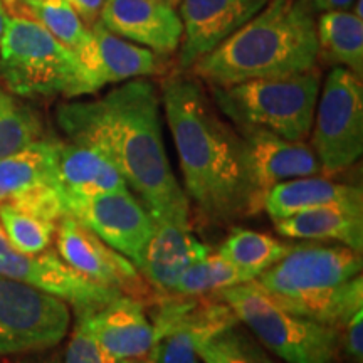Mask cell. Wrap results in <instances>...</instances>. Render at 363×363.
I'll list each match as a JSON object with an SVG mask.
<instances>
[{"instance_id": "83f0119b", "label": "cell", "mask_w": 363, "mask_h": 363, "mask_svg": "<svg viewBox=\"0 0 363 363\" xmlns=\"http://www.w3.org/2000/svg\"><path fill=\"white\" fill-rule=\"evenodd\" d=\"M17 4L74 54L88 38L89 27L66 0H17Z\"/></svg>"}, {"instance_id": "d4e9b609", "label": "cell", "mask_w": 363, "mask_h": 363, "mask_svg": "<svg viewBox=\"0 0 363 363\" xmlns=\"http://www.w3.org/2000/svg\"><path fill=\"white\" fill-rule=\"evenodd\" d=\"M293 244L283 242L269 234L238 227L227 235L217 254L238 267L247 281H254L261 272L283 259Z\"/></svg>"}, {"instance_id": "74e56055", "label": "cell", "mask_w": 363, "mask_h": 363, "mask_svg": "<svg viewBox=\"0 0 363 363\" xmlns=\"http://www.w3.org/2000/svg\"><path fill=\"white\" fill-rule=\"evenodd\" d=\"M142 363H153V360H152V358H150V357H147V358H143Z\"/></svg>"}, {"instance_id": "484cf974", "label": "cell", "mask_w": 363, "mask_h": 363, "mask_svg": "<svg viewBox=\"0 0 363 363\" xmlns=\"http://www.w3.org/2000/svg\"><path fill=\"white\" fill-rule=\"evenodd\" d=\"M43 121L16 94L0 89V158L19 153L43 138Z\"/></svg>"}, {"instance_id": "9c48e42d", "label": "cell", "mask_w": 363, "mask_h": 363, "mask_svg": "<svg viewBox=\"0 0 363 363\" xmlns=\"http://www.w3.org/2000/svg\"><path fill=\"white\" fill-rule=\"evenodd\" d=\"M71 326L69 305L22 281L0 276V358L57 347Z\"/></svg>"}, {"instance_id": "6da1fadb", "label": "cell", "mask_w": 363, "mask_h": 363, "mask_svg": "<svg viewBox=\"0 0 363 363\" xmlns=\"http://www.w3.org/2000/svg\"><path fill=\"white\" fill-rule=\"evenodd\" d=\"M56 120L69 142L94 148L115 165L153 220L189 224V197L167 157L152 81L130 79L101 98L62 103Z\"/></svg>"}, {"instance_id": "d6a6232c", "label": "cell", "mask_w": 363, "mask_h": 363, "mask_svg": "<svg viewBox=\"0 0 363 363\" xmlns=\"http://www.w3.org/2000/svg\"><path fill=\"white\" fill-rule=\"evenodd\" d=\"M66 2L78 12L84 24L91 27L99 21V12H101L104 0H66Z\"/></svg>"}, {"instance_id": "7402d4cb", "label": "cell", "mask_w": 363, "mask_h": 363, "mask_svg": "<svg viewBox=\"0 0 363 363\" xmlns=\"http://www.w3.org/2000/svg\"><path fill=\"white\" fill-rule=\"evenodd\" d=\"M323 206L363 208L360 187L338 184L321 175L281 182L267 190L262 208L272 220H281L298 212Z\"/></svg>"}, {"instance_id": "e575fe53", "label": "cell", "mask_w": 363, "mask_h": 363, "mask_svg": "<svg viewBox=\"0 0 363 363\" xmlns=\"http://www.w3.org/2000/svg\"><path fill=\"white\" fill-rule=\"evenodd\" d=\"M7 21H9V16H7L6 6H4V2H2V0H0V43H2L4 33H6Z\"/></svg>"}, {"instance_id": "e0dca14e", "label": "cell", "mask_w": 363, "mask_h": 363, "mask_svg": "<svg viewBox=\"0 0 363 363\" xmlns=\"http://www.w3.org/2000/svg\"><path fill=\"white\" fill-rule=\"evenodd\" d=\"M99 22L113 34L160 56L179 51L184 34L179 12L158 0H104Z\"/></svg>"}, {"instance_id": "d590c367", "label": "cell", "mask_w": 363, "mask_h": 363, "mask_svg": "<svg viewBox=\"0 0 363 363\" xmlns=\"http://www.w3.org/2000/svg\"><path fill=\"white\" fill-rule=\"evenodd\" d=\"M24 363H62L61 358L52 355V357H45V358H35V360H30V362H24Z\"/></svg>"}, {"instance_id": "603a6c76", "label": "cell", "mask_w": 363, "mask_h": 363, "mask_svg": "<svg viewBox=\"0 0 363 363\" xmlns=\"http://www.w3.org/2000/svg\"><path fill=\"white\" fill-rule=\"evenodd\" d=\"M274 224L284 238L338 240L353 251H363V208L323 206L298 212Z\"/></svg>"}, {"instance_id": "3957f363", "label": "cell", "mask_w": 363, "mask_h": 363, "mask_svg": "<svg viewBox=\"0 0 363 363\" xmlns=\"http://www.w3.org/2000/svg\"><path fill=\"white\" fill-rule=\"evenodd\" d=\"M318 59L315 13L301 0H269L190 71L211 86H230L310 71Z\"/></svg>"}, {"instance_id": "5b68a950", "label": "cell", "mask_w": 363, "mask_h": 363, "mask_svg": "<svg viewBox=\"0 0 363 363\" xmlns=\"http://www.w3.org/2000/svg\"><path fill=\"white\" fill-rule=\"evenodd\" d=\"M0 79L24 98L88 94L78 56L29 16L9 17L0 43Z\"/></svg>"}, {"instance_id": "7a4b0ae2", "label": "cell", "mask_w": 363, "mask_h": 363, "mask_svg": "<svg viewBox=\"0 0 363 363\" xmlns=\"http://www.w3.org/2000/svg\"><path fill=\"white\" fill-rule=\"evenodd\" d=\"M185 194L207 220L230 224L262 211L264 197L249 172L244 140L222 120L201 81L177 74L162 86Z\"/></svg>"}, {"instance_id": "f1b7e54d", "label": "cell", "mask_w": 363, "mask_h": 363, "mask_svg": "<svg viewBox=\"0 0 363 363\" xmlns=\"http://www.w3.org/2000/svg\"><path fill=\"white\" fill-rule=\"evenodd\" d=\"M242 283H247V278L238 267L217 252H211L184 271L174 293L184 296H203Z\"/></svg>"}, {"instance_id": "4fadbf2b", "label": "cell", "mask_w": 363, "mask_h": 363, "mask_svg": "<svg viewBox=\"0 0 363 363\" xmlns=\"http://www.w3.org/2000/svg\"><path fill=\"white\" fill-rule=\"evenodd\" d=\"M56 246L59 257L83 278L142 301L150 294L147 281L128 257L69 216L57 222Z\"/></svg>"}, {"instance_id": "2e32d148", "label": "cell", "mask_w": 363, "mask_h": 363, "mask_svg": "<svg viewBox=\"0 0 363 363\" xmlns=\"http://www.w3.org/2000/svg\"><path fill=\"white\" fill-rule=\"evenodd\" d=\"M269 0H182L179 17L184 27L179 69L187 71L202 56L230 38L257 16Z\"/></svg>"}, {"instance_id": "f546056e", "label": "cell", "mask_w": 363, "mask_h": 363, "mask_svg": "<svg viewBox=\"0 0 363 363\" xmlns=\"http://www.w3.org/2000/svg\"><path fill=\"white\" fill-rule=\"evenodd\" d=\"M0 225L17 251L35 256L48 251L56 235V222L24 214L6 203H0Z\"/></svg>"}, {"instance_id": "44dd1931", "label": "cell", "mask_w": 363, "mask_h": 363, "mask_svg": "<svg viewBox=\"0 0 363 363\" xmlns=\"http://www.w3.org/2000/svg\"><path fill=\"white\" fill-rule=\"evenodd\" d=\"M57 184L65 199L66 216L88 199L128 189L106 157L94 148L72 142L59 145Z\"/></svg>"}, {"instance_id": "4316f807", "label": "cell", "mask_w": 363, "mask_h": 363, "mask_svg": "<svg viewBox=\"0 0 363 363\" xmlns=\"http://www.w3.org/2000/svg\"><path fill=\"white\" fill-rule=\"evenodd\" d=\"M239 323L217 331L197 345V355L203 363H276L262 350V345L252 340Z\"/></svg>"}, {"instance_id": "7c38bea8", "label": "cell", "mask_w": 363, "mask_h": 363, "mask_svg": "<svg viewBox=\"0 0 363 363\" xmlns=\"http://www.w3.org/2000/svg\"><path fill=\"white\" fill-rule=\"evenodd\" d=\"M0 276L22 281L61 298L74 308L76 315H91L120 296V291L104 288L83 278L59 257L56 251L29 256L17 251L0 225Z\"/></svg>"}, {"instance_id": "ba28073f", "label": "cell", "mask_w": 363, "mask_h": 363, "mask_svg": "<svg viewBox=\"0 0 363 363\" xmlns=\"http://www.w3.org/2000/svg\"><path fill=\"white\" fill-rule=\"evenodd\" d=\"M311 147L325 177L350 169L363 153V84L347 67H333L318 96Z\"/></svg>"}, {"instance_id": "52a82bcc", "label": "cell", "mask_w": 363, "mask_h": 363, "mask_svg": "<svg viewBox=\"0 0 363 363\" xmlns=\"http://www.w3.org/2000/svg\"><path fill=\"white\" fill-rule=\"evenodd\" d=\"M224 301L239 323L266 350L286 363H337L340 330L286 311L254 281L211 293Z\"/></svg>"}, {"instance_id": "f35d334b", "label": "cell", "mask_w": 363, "mask_h": 363, "mask_svg": "<svg viewBox=\"0 0 363 363\" xmlns=\"http://www.w3.org/2000/svg\"><path fill=\"white\" fill-rule=\"evenodd\" d=\"M158 2H169V0H158ZM172 2H175V0H172Z\"/></svg>"}, {"instance_id": "836d02e7", "label": "cell", "mask_w": 363, "mask_h": 363, "mask_svg": "<svg viewBox=\"0 0 363 363\" xmlns=\"http://www.w3.org/2000/svg\"><path fill=\"white\" fill-rule=\"evenodd\" d=\"M310 11L315 13L335 12V11H348L355 0H301Z\"/></svg>"}, {"instance_id": "ffe728a7", "label": "cell", "mask_w": 363, "mask_h": 363, "mask_svg": "<svg viewBox=\"0 0 363 363\" xmlns=\"http://www.w3.org/2000/svg\"><path fill=\"white\" fill-rule=\"evenodd\" d=\"M96 342L118 358L143 360L153 347V325L140 299L120 294L96 313L83 315Z\"/></svg>"}, {"instance_id": "277c9868", "label": "cell", "mask_w": 363, "mask_h": 363, "mask_svg": "<svg viewBox=\"0 0 363 363\" xmlns=\"http://www.w3.org/2000/svg\"><path fill=\"white\" fill-rule=\"evenodd\" d=\"M362 252L347 246L299 244L254 283L293 315L342 330L363 310Z\"/></svg>"}, {"instance_id": "9a60e30c", "label": "cell", "mask_w": 363, "mask_h": 363, "mask_svg": "<svg viewBox=\"0 0 363 363\" xmlns=\"http://www.w3.org/2000/svg\"><path fill=\"white\" fill-rule=\"evenodd\" d=\"M76 56L83 66L88 94L108 84L157 76L165 69L160 54L113 34L99 21L89 27Z\"/></svg>"}, {"instance_id": "d6986e66", "label": "cell", "mask_w": 363, "mask_h": 363, "mask_svg": "<svg viewBox=\"0 0 363 363\" xmlns=\"http://www.w3.org/2000/svg\"><path fill=\"white\" fill-rule=\"evenodd\" d=\"M211 254V247L192 234L190 224L155 222L148 242L135 261L142 278L162 294L174 293L184 271Z\"/></svg>"}, {"instance_id": "ac0fdd59", "label": "cell", "mask_w": 363, "mask_h": 363, "mask_svg": "<svg viewBox=\"0 0 363 363\" xmlns=\"http://www.w3.org/2000/svg\"><path fill=\"white\" fill-rule=\"evenodd\" d=\"M240 136L252 182L262 197L281 182L323 175L315 150L305 140L291 142L264 128H240Z\"/></svg>"}, {"instance_id": "cb8c5ba5", "label": "cell", "mask_w": 363, "mask_h": 363, "mask_svg": "<svg viewBox=\"0 0 363 363\" xmlns=\"http://www.w3.org/2000/svg\"><path fill=\"white\" fill-rule=\"evenodd\" d=\"M318 57L363 74V21L353 12L320 13L316 21Z\"/></svg>"}, {"instance_id": "4dcf8cb0", "label": "cell", "mask_w": 363, "mask_h": 363, "mask_svg": "<svg viewBox=\"0 0 363 363\" xmlns=\"http://www.w3.org/2000/svg\"><path fill=\"white\" fill-rule=\"evenodd\" d=\"M62 363H142V360H128V358H118L106 352L94 340L93 333L88 328L84 316L78 315L74 331H72L69 343L65 352Z\"/></svg>"}, {"instance_id": "8d00e7d4", "label": "cell", "mask_w": 363, "mask_h": 363, "mask_svg": "<svg viewBox=\"0 0 363 363\" xmlns=\"http://www.w3.org/2000/svg\"><path fill=\"white\" fill-rule=\"evenodd\" d=\"M2 2H4V6L9 9H13L17 6V0H2Z\"/></svg>"}, {"instance_id": "30bf717a", "label": "cell", "mask_w": 363, "mask_h": 363, "mask_svg": "<svg viewBox=\"0 0 363 363\" xmlns=\"http://www.w3.org/2000/svg\"><path fill=\"white\" fill-rule=\"evenodd\" d=\"M165 298L153 313V363H201L197 345L227 326L239 323L234 311L211 294Z\"/></svg>"}, {"instance_id": "5bb4252c", "label": "cell", "mask_w": 363, "mask_h": 363, "mask_svg": "<svg viewBox=\"0 0 363 363\" xmlns=\"http://www.w3.org/2000/svg\"><path fill=\"white\" fill-rule=\"evenodd\" d=\"M69 217L133 264L155 227V220L130 189L88 199L72 208Z\"/></svg>"}, {"instance_id": "1f68e13d", "label": "cell", "mask_w": 363, "mask_h": 363, "mask_svg": "<svg viewBox=\"0 0 363 363\" xmlns=\"http://www.w3.org/2000/svg\"><path fill=\"white\" fill-rule=\"evenodd\" d=\"M340 353L352 363H363V310L357 311L340 330Z\"/></svg>"}, {"instance_id": "8fae6325", "label": "cell", "mask_w": 363, "mask_h": 363, "mask_svg": "<svg viewBox=\"0 0 363 363\" xmlns=\"http://www.w3.org/2000/svg\"><path fill=\"white\" fill-rule=\"evenodd\" d=\"M59 145L57 140L40 138L0 158V203L56 224L66 217L57 184Z\"/></svg>"}, {"instance_id": "8992f818", "label": "cell", "mask_w": 363, "mask_h": 363, "mask_svg": "<svg viewBox=\"0 0 363 363\" xmlns=\"http://www.w3.org/2000/svg\"><path fill=\"white\" fill-rule=\"evenodd\" d=\"M320 89L321 74L313 67L283 78L212 86V98L217 110L239 128H264L301 142L311 133Z\"/></svg>"}]
</instances>
